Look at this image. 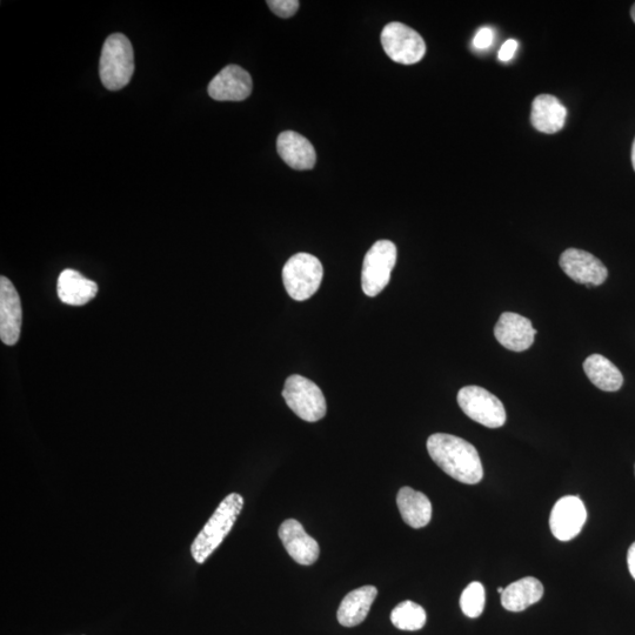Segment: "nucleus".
I'll use <instances>...</instances> for the list:
<instances>
[{"mask_svg":"<svg viewBox=\"0 0 635 635\" xmlns=\"http://www.w3.org/2000/svg\"><path fill=\"white\" fill-rule=\"evenodd\" d=\"M397 505L401 518L412 528H423L432 519V504L424 493L403 487L397 496Z\"/></svg>","mask_w":635,"mask_h":635,"instance_id":"obj_20","label":"nucleus"},{"mask_svg":"<svg viewBox=\"0 0 635 635\" xmlns=\"http://www.w3.org/2000/svg\"><path fill=\"white\" fill-rule=\"evenodd\" d=\"M544 596V586L537 578L526 577L514 581L501 593V605L510 612H523L537 604Z\"/></svg>","mask_w":635,"mask_h":635,"instance_id":"obj_19","label":"nucleus"},{"mask_svg":"<svg viewBox=\"0 0 635 635\" xmlns=\"http://www.w3.org/2000/svg\"><path fill=\"white\" fill-rule=\"evenodd\" d=\"M277 150L284 162L294 170H311L316 165V150L309 139L297 132L280 133L277 139Z\"/></svg>","mask_w":635,"mask_h":635,"instance_id":"obj_15","label":"nucleus"},{"mask_svg":"<svg viewBox=\"0 0 635 635\" xmlns=\"http://www.w3.org/2000/svg\"><path fill=\"white\" fill-rule=\"evenodd\" d=\"M250 73L238 65H229L209 84V95L217 102H243L252 93Z\"/></svg>","mask_w":635,"mask_h":635,"instance_id":"obj_11","label":"nucleus"},{"mask_svg":"<svg viewBox=\"0 0 635 635\" xmlns=\"http://www.w3.org/2000/svg\"><path fill=\"white\" fill-rule=\"evenodd\" d=\"M631 16H632L633 22L635 23V4L632 6Z\"/></svg>","mask_w":635,"mask_h":635,"instance_id":"obj_29","label":"nucleus"},{"mask_svg":"<svg viewBox=\"0 0 635 635\" xmlns=\"http://www.w3.org/2000/svg\"><path fill=\"white\" fill-rule=\"evenodd\" d=\"M628 570H630L631 576L635 580V543H633L628 550L627 554Z\"/></svg>","mask_w":635,"mask_h":635,"instance_id":"obj_27","label":"nucleus"},{"mask_svg":"<svg viewBox=\"0 0 635 635\" xmlns=\"http://www.w3.org/2000/svg\"><path fill=\"white\" fill-rule=\"evenodd\" d=\"M323 276L322 263L310 253L294 254L283 269L285 290L297 302L310 299L319 290Z\"/></svg>","mask_w":635,"mask_h":635,"instance_id":"obj_4","label":"nucleus"},{"mask_svg":"<svg viewBox=\"0 0 635 635\" xmlns=\"http://www.w3.org/2000/svg\"><path fill=\"white\" fill-rule=\"evenodd\" d=\"M244 499L238 493H231L219 504L215 513L199 532L191 545V554L198 564H204L211 554L222 545L227 534L235 526L242 512Z\"/></svg>","mask_w":635,"mask_h":635,"instance_id":"obj_2","label":"nucleus"},{"mask_svg":"<svg viewBox=\"0 0 635 635\" xmlns=\"http://www.w3.org/2000/svg\"><path fill=\"white\" fill-rule=\"evenodd\" d=\"M504 590H505V588H503V587H499V588H498V593H500V596H501V593H503V592H504Z\"/></svg>","mask_w":635,"mask_h":635,"instance_id":"obj_30","label":"nucleus"},{"mask_svg":"<svg viewBox=\"0 0 635 635\" xmlns=\"http://www.w3.org/2000/svg\"><path fill=\"white\" fill-rule=\"evenodd\" d=\"M278 534L286 552L296 563L304 566L316 563L320 554L319 544L305 532L298 520H285Z\"/></svg>","mask_w":635,"mask_h":635,"instance_id":"obj_14","label":"nucleus"},{"mask_svg":"<svg viewBox=\"0 0 635 635\" xmlns=\"http://www.w3.org/2000/svg\"><path fill=\"white\" fill-rule=\"evenodd\" d=\"M397 262V247L390 240H379L366 253L362 286L366 296L376 297L390 283Z\"/></svg>","mask_w":635,"mask_h":635,"instance_id":"obj_7","label":"nucleus"},{"mask_svg":"<svg viewBox=\"0 0 635 635\" xmlns=\"http://www.w3.org/2000/svg\"><path fill=\"white\" fill-rule=\"evenodd\" d=\"M486 593L483 585L474 581L467 586L460 597L461 611L466 617L476 619L484 612Z\"/></svg>","mask_w":635,"mask_h":635,"instance_id":"obj_23","label":"nucleus"},{"mask_svg":"<svg viewBox=\"0 0 635 635\" xmlns=\"http://www.w3.org/2000/svg\"><path fill=\"white\" fill-rule=\"evenodd\" d=\"M135 72V53L132 44L122 33H115L105 40L100 57V79L106 89L118 91L125 88Z\"/></svg>","mask_w":635,"mask_h":635,"instance_id":"obj_3","label":"nucleus"},{"mask_svg":"<svg viewBox=\"0 0 635 635\" xmlns=\"http://www.w3.org/2000/svg\"><path fill=\"white\" fill-rule=\"evenodd\" d=\"M632 164H633V169L635 171V139H634V143L632 147Z\"/></svg>","mask_w":635,"mask_h":635,"instance_id":"obj_28","label":"nucleus"},{"mask_svg":"<svg viewBox=\"0 0 635 635\" xmlns=\"http://www.w3.org/2000/svg\"><path fill=\"white\" fill-rule=\"evenodd\" d=\"M381 45L393 62L412 65L420 62L426 53L423 37L403 23L387 24L381 32Z\"/></svg>","mask_w":635,"mask_h":635,"instance_id":"obj_8","label":"nucleus"},{"mask_svg":"<svg viewBox=\"0 0 635 635\" xmlns=\"http://www.w3.org/2000/svg\"><path fill=\"white\" fill-rule=\"evenodd\" d=\"M518 50V42L514 39H508L507 42L501 46L498 58L500 62H510V60L516 55Z\"/></svg>","mask_w":635,"mask_h":635,"instance_id":"obj_26","label":"nucleus"},{"mask_svg":"<svg viewBox=\"0 0 635 635\" xmlns=\"http://www.w3.org/2000/svg\"><path fill=\"white\" fill-rule=\"evenodd\" d=\"M567 111L559 99L551 95H540L533 100L531 122L539 132L553 135L564 129Z\"/></svg>","mask_w":635,"mask_h":635,"instance_id":"obj_16","label":"nucleus"},{"mask_svg":"<svg viewBox=\"0 0 635 635\" xmlns=\"http://www.w3.org/2000/svg\"><path fill=\"white\" fill-rule=\"evenodd\" d=\"M494 40V32L489 26H484V28L479 29L476 37L473 39L474 48L478 50H486L489 49L493 44Z\"/></svg>","mask_w":635,"mask_h":635,"instance_id":"obj_25","label":"nucleus"},{"mask_svg":"<svg viewBox=\"0 0 635 635\" xmlns=\"http://www.w3.org/2000/svg\"><path fill=\"white\" fill-rule=\"evenodd\" d=\"M560 267L573 282L588 287L600 286L608 277L607 267L593 254L578 249H568L560 256Z\"/></svg>","mask_w":635,"mask_h":635,"instance_id":"obj_9","label":"nucleus"},{"mask_svg":"<svg viewBox=\"0 0 635 635\" xmlns=\"http://www.w3.org/2000/svg\"><path fill=\"white\" fill-rule=\"evenodd\" d=\"M458 404L467 417L489 429H499L506 423L503 403L483 387H463L458 393Z\"/></svg>","mask_w":635,"mask_h":635,"instance_id":"obj_6","label":"nucleus"},{"mask_svg":"<svg viewBox=\"0 0 635 635\" xmlns=\"http://www.w3.org/2000/svg\"><path fill=\"white\" fill-rule=\"evenodd\" d=\"M423 607L411 600L403 601L391 613V621L401 631H419L426 624Z\"/></svg>","mask_w":635,"mask_h":635,"instance_id":"obj_22","label":"nucleus"},{"mask_svg":"<svg viewBox=\"0 0 635 635\" xmlns=\"http://www.w3.org/2000/svg\"><path fill=\"white\" fill-rule=\"evenodd\" d=\"M378 596L377 587L363 586L347 594L338 610V621L345 627L363 623Z\"/></svg>","mask_w":635,"mask_h":635,"instance_id":"obj_17","label":"nucleus"},{"mask_svg":"<svg viewBox=\"0 0 635 635\" xmlns=\"http://www.w3.org/2000/svg\"><path fill=\"white\" fill-rule=\"evenodd\" d=\"M584 371L591 383L601 391L617 392L623 387V373L601 354L588 357L584 363Z\"/></svg>","mask_w":635,"mask_h":635,"instance_id":"obj_21","label":"nucleus"},{"mask_svg":"<svg viewBox=\"0 0 635 635\" xmlns=\"http://www.w3.org/2000/svg\"><path fill=\"white\" fill-rule=\"evenodd\" d=\"M537 330L534 329L530 319L520 314L505 312L501 314L494 336L500 345L513 352H524L533 345Z\"/></svg>","mask_w":635,"mask_h":635,"instance_id":"obj_12","label":"nucleus"},{"mask_svg":"<svg viewBox=\"0 0 635 635\" xmlns=\"http://www.w3.org/2000/svg\"><path fill=\"white\" fill-rule=\"evenodd\" d=\"M634 469H635V467H634Z\"/></svg>","mask_w":635,"mask_h":635,"instance_id":"obj_31","label":"nucleus"},{"mask_svg":"<svg viewBox=\"0 0 635 635\" xmlns=\"http://www.w3.org/2000/svg\"><path fill=\"white\" fill-rule=\"evenodd\" d=\"M23 311L16 287L6 277L0 278V338L6 345H16L22 330Z\"/></svg>","mask_w":635,"mask_h":635,"instance_id":"obj_13","label":"nucleus"},{"mask_svg":"<svg viewBox=\"0 0 635 635\" xmlns=\"http://www.w3.org/2000/svg\"><path fill=\"white\" fill-rule=\"evenodd\" d=\"M283 397L286 405L307 423H316L326 416L327 405L324 394L310 379L298 374L287 378Z\"/></svg>","mask_w":635,"mask_h":635,"instance_id":"obj_5","label":"nucleus"},{"mask_svg":"<svg viewBox=\"0 0 635 635\" xmlns=\"http://www.w3.org/2000/svg\"><path fill=\"white\" fill-rule=\"evenodd\" d=\"M427 451L441 470L467 485L483 480L484 469L479 453L469 441L452 434L436 433L427 440Z\"/></svg>","mask_w":635,"mask_h":635,"instance_id":"obj_1","label":"nucleus"},{"mask_svg":"<svg viewBox=\"0 0 635 635\" xmlns=\"http://www.w3.org/2000/svg\"><path fill=\"white\" fill-rule=\"evenodd\" d=\"M58 297L66 305L83 306L98 293V285L75 270H65L58 279Z\"/></svg>","mask_w":635,"mask_h":635,"instance_id":"obj_18","label":"nucleus"},{"mask_svg":"<svg viewBox=\"0 0 635 635\" xmlns=\"http://www.w3.org/2000/svg\"><path fill=\"white\" fill-rule=\"evenodd\" d=\"M586 507L578 496L559 499L550 517V527L554 537L560 541H570L578 536L586 523Z\"/></svg>","mask_w":635,"mask_h":635,"instance_id":"obj_10","label":"nucleus"},{"mask_svg":"<svg viewBox=\"0 0 635 635\" xmlns=\"http://www.w3.org/2000/svg\"><path fill=\"white\" fill-rule=\"evenodd\" d=\"M274 15L280 18H291L299 9L297 0H270L267 2Z\"/></svg>","mask_w":635,"mask_h":635,"instance_id":"obj_24","label":"nucleus"}]
</instances>
